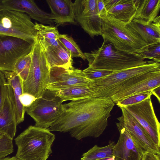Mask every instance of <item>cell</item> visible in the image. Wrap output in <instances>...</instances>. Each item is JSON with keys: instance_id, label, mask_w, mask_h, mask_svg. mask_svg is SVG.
<instances>
[{"instance_id": "6da1fadb", "label": "cell", "mask_w": 160, "mask_h": 160, "mask_svg": "<svg viewBox=\"0 0 160 160\" xmlns=\"http://www.w3.org/2000/svg\"><path fill=\"white\" fill-rule=\"evenodd\" d=\"M115 105L110 98L91 97L73 100L63 104L62 113L48 129L50 131L69 132L78 140L98 138L108 125V119Z\"/></svg>"}, {"instance_id": "7a4b0ae2", "label": "cell", "mask_w": 160, "mask_h": 160, "mask_svg": "<svg viewBox=\"0 0 160 160\" xmlns=\"http://www.w3.org/2000/svg\"><path fill=\"white\" fill-rule=\"evenodd\" d=\"M84 54L89 67L113 72L142 65L148 61L140 54L119 51L112 43L104 41L98 49Z\"/></svg>"}, {"instance_id": "3957f363", "label": "cell", "mask_w": 160, "mask_h": 160, "mask_svg": "<svg viewBox=\"0 0 160 160\" xmlns=\"http://www.w3.org/2000/svg\"><path fill=\"white\" fill-rule=\"evenodd\" d=\"M55 138L48 128L31 125L15 139L16 157L21 160H47Z\"/></svg>"}, {"instance_id": "277c9868", "label": "cell", "mask_w": 160, "mask_h": 160, "mask_svg": "<svg viewBox=\"0 0 160 160\" xmlns=\"http://www.w3.org/2000/svg\"><path fill=\"white\" fill-rule=\"evenodd\" d=\"M101 36L103 41L112 43L119 51L141 54L149 45L127 26L107 18L102 19Z\"/></svg>"}, {"instance_id": "5b68a950", "label": "cell", "mask_w": 160, "mask_h": 160, "mask_svg": "<svg viewBox=\"0 0 160 160\" xmlns=\"http://www.w3.org/2000/svg\"><path fill=\"white\" fill-rule=\"evenodd\" d=\"M32 52L29 73L26 80L23 82V93H29L37 98L42 96L47 89L50 68L37 37Z\"/></svg>"}, {"instance_id": "8992f818", "label": "cell", "mask_w": 160, "mask_h": 160, "mask_svg": "<svg viewBox=\"0 0 160 160\" xmlns=\"http://www.w3.org/2000/svg\"><path fill=\"white\" fill-rule=\"evenodd\" d=\"M63 102L54 91L47 89L42 96L26 108V112L34 119L35 126L47 129L61 115Z\"/></svg>"}, {"instance_id": "52a82bcc", "label": "cell", "mask_w": 160, "mask_h": 160, "mask_svg": "<svg viewBox=\"0 0 160 160\" xmlns=\"http://www.w3.org/2000/svg\"><path fill=\"white\" fill-rule=\"evenodd\" d=\"M0 34L33 43L37 37L35 24L27 14L14 10L0 11Z\"/></svg>"}, {"instance_id": "ba28073f", "label": "cell", "mask_w": 160, "mask_h": 160, "mask_svg": "<svg viewBox=\"0 0 160 160\" xmlns=\"http://www.w3.org/2000/svg\"><path fill=\"white\" fill-rule=\"evenodd\" d=\"M160 62L150 60L144 65L113 72L104 78L93 81L95 97L106 98L113 88L123 82L144 73L160 70Z\"/></svg>"}, {"instance_id": "9c48e42d", "label": "cell", "mask_w": 160, "mask_h": 160, "mask_svg": "<svg viewBox=\"0 0 160 160\" xmlns=\"http://www.w3.org/2000/svg\"><path fill=\"white\" fill-rule=\"evenodd\" d=\"M34 43L0 34V71H12L17 61L31 52Z\"/></svg>"}, {"instance_id": "30bf717a", "label": "cell", "mask_w": 160, "mask_h": 160, "mask_svg": "<svg viewBox=\"0 0 160 160\" xmlns=\"http://www.w3.org/2000/svg\"><path fill=\"white\" fill-rule=\"evenodd\" d=\"M73 9L75 21L91 38L101 36L102 20L98 14L97 0H76Z\"/></svg>"}, {"instance_id": "8fae6325", "label": "cell", "mask_w": 160, "mask_h": 160, "mask_svg": "<svg viewBox=\"0 0 160 160\" xmlns=\"http://www.w3.org/2000/svg\"><path fill=\"white\" fill-rule=\"evenodd\" d=\"M124 108L138 121L160 148V124L155 113L151 98Z\"/></svg>"}, {"instance_id": "7c38bea8", "label": "cell", "mask_w": 160, "mask_h": 160, "mask_svg": "<svg viewBox=\"0 0 160 160\" xmlns=\"http://www.w3.org/2000/svg\"><path fill=\"white\" fill-rule=\"evenodd\" d=\"M122 115L117 118L119 122L125 127L132 138L142 150L143 154H160L158 148L149 135L138 121L124 108H120Z\"/></svg>"}, {"instance_id": "4fadbf2b", "label": "cell", "mask_w": 160, "mask_h": 160, "mask_svg": "<svg viewBox=\"0 0 160 160\" xmlns=\"http://www.w3.org/2000/svg\"><path fill=\"white\" fill-rule=\"evenodd\" d=\"M92 81L86 77L82 70L73 67L69 68L54 67L50 68L47 89L58 90L85 84Z\"/></svg>"}, {"instance_id": "5bb4252c", "label": "cell", "mask_w": 160, "mask_h": 160, "mask_svg": "<svg viewBox=\"0 0 160 160\" xmlns=\"http://www.w3.org/2000/svg\"><path fill=\"white\" fill-rule=\"evenodd\" d=\"M116 123L119 133L118 140L113 148L116 160H141L143 152L128 130L119 122Z\"/></svg>"}, {"instance_id": "9a60e30c", "label": "cell", "mask_w": 160, "mask_h": 160, "mask_svg": "<svg viewBox=\"0 0 160 160\" xmlns=\"http://www.w3.org/2000/svg\"><path fill=\"white\" fill-rule=\"evenodd\" d=\"M4 9L18 11L28 14L29 17L42 24L54 26V17L51 14L40 9L32 0H2Z\"/></svg>"}, {"instance_id": "2e32d148", "label": "cell", "mask_w": 160, "mask_h": 160, "mask_svg": "<svg viewBox=\"0 0 160 160\" xmlns=\"http://www.w3.org/2000/svg\"><path fill=\"white\" fill-rule=\"evenodd\" d=\"M17 125L13 90L7 82L6 97L0 110V133L13 139Z\"/></svg>"}, {"instance_id": "e0dca14e", "label": "cell", "mask_w": 160, "mask_h": 160, "mask_svg": "<svg viewBox=\"0 0 160 160\" xmlns=\"http://www.w3.org/2000/svg\"><path fill=\"white\" fill-rule=\"evenodd\" d=\"M127 26L149 45L160 42V16L151 23L134 19Z\"/></svg>"}, {"instance_id": "ac0fdd59", "label": "cell", "mask_w": 160, "mask_h": 160, "mask_svg": "<svg viewBox=\"0 0 160 160\" xmlns=\"http://www.w3.org/2000/svg\"><path fill=\"white\" fill-rule=\"evenodd\" d=\"M51 11V14L54 17L56 26L65 23L75 24L73 9V3L71 0H47Z\"/></svg>"}, {"instance_id": "d6986e66", "label": "cell", "mask_w": 160, "mask_h": 160, "mask_svg": "<svg viewBox=\"0 0 160 160\" xmlns=\"http://www.w3.org/2000/svg\"><path fill=\"white\" fill-rule=\"evenodd\" d=\"M137 7V0H121L108 11L107 18L127 25L134 18Z\"/></svg>"}, {"instance_id": "ffe728a7", "label": "cell", "mask_w": 160, "mask_h": 160, "mask_svg": "<svg viewBox=\"0 0 160 160\" xmlns=\"http://www.w3.org/2000/svg\"><path fill=\"white\" fill-rule=\"evenodd\" d=\"M2 72L7 83L12 89L18 125L23 121L26 112V108L20 101V96L23 93V81L18 75L13 71Z\"/></svg>"}, {"instance_id": "44dd1931", "label": "cell", "mask_w": 160, "mask_h": 160, "mask_svg": "<svg viewBox=\"0 0 160 160\" xmlns=\"http://www.w3.org/2000/svg\"><path fill=\"white\" fill-rule=\"evenodd\" d=\"M43 50L50 68L54 67L66 68L73 67L72 59L69 52L60 42L59 44L48 47Z\"/></svg>"}, {"instance_id": "7402d4cb", "label": "cell", "mask_w": 160, "mask_h": 160, "mask_svg": "<svg viewBox=\"0 0 160 160\" xmlns=\"http://www.w3.org/2000/svg\"><path fill=\"white\" fill-rule=\"evenodd\" d=\"M159 86H160V70L152 76L130 88L116 93L111 98L115 104L117 101L131 95L152 90Z\"/></svg>"}, {"instance_id": "603a6c76", "label": "cell", "mask_w": 160, "mask_h": 160, "mask_svg": "<svg viewBox=\"0 0 160 160\" xmlns=\"http://www.w3.org/2000/svg\"><path fill=\"white\" fill-rule=\"evenodd\" d=\"M160 0H137V7L134 18L153 22L158 16Z\"/></svg>"}, {"instance_id": "cb8c5ba5", "label": "cell", "mask_w": 160, "mask_h": 160, "mask_svg": "<svg viewBox=\"0 0 160 160\" xmlns=\"http://www.w3.org/2000/svg\"><path fill=\"white\" fill-rule=\"evenodd\" d=\"M114 145V142L111 141L104 147L95 145L82 155L81 160H96L112 157Z\"/></svg>"}, {"instance_id": "d4e9b609", "label": "cell", "mask_w": 160, "mask_h": 160, "mask_svg": "<svg viewBox=\"0 0 160 160\" xmlns=\"http://www.w3.org/2000/svg\"><path fill=\"white\" fill-rule=\"evenodd\" d=\"M160 70L151 71L135 76L120 84L113 88L106 98H111L116 93L130 88L137 83L152 76Z\"/></svg>"}, {"instance_id": "484cf974", "label": "cell", "mask_w": 160, "mask_h": 160, "mask_svg": "<svg viewBox=\"0 0 160 160\" xmlns=\"http://www.w3.org/2000/svg\"><path fill=\"white\" fill-rule=\"evenodd\" d=\"M58 39L68 52L72 59L80 57L83 60L86 59L84 53L71 37L67 34H60Z\"/></svg>"}, {"instance_id": "4316f807", "label": "cell", "mask_w": 160, "mask_h": 160, "mask_svg": "<svg viewBox=\"0 0 160 160\" xmlns=\"http://www.w3.org/2000/svg\"><path fill=\"white\" fill-rule=\"evenodd\" d=\"M32 58V52L19 59L15 63L13 72L16 73L23 82L27 79L30 71Z\"/></svg>"}, {"instance_id": "83f0119b", "label": "cell", "mask_w": 160, "mask_h": 160, "mask_svg": "<svg viewBox=\"0 0 160 160\" xmlns=\"http://www.w3.org/2000/svg\"><path fill=\"white\" fill-rule=\"evenodd\" d=\"M152 90L135 94L117 101L115 104L119 108L135 104L151 98Z\"/></svg>"}, {"instance_id": "f1b7e54d", "label": "cell", "mask_w": 160, "mask_h": 160, "mask_svg": "<svg viewBox=\"0 0 160 160\" xmlns=\"http://www.w3.org/2000/svg\"><path fill=\"white\" fill-rule=\"evenodd\" d=\"M35 28L37 32V37L39 39H58L60 34L57 28L55 26H46L35 22Z\"/></svg>"}, {"instance_id": "f546056e", "label": "cell", "mask_w": 160, "mask_h": 160, "mask_svg": "<svg viewBox=\"0 0 160 160\" xmlns=\"http://www.w3.org/2000/svg\"><path fill=\"white\" fill-rule=\"evenodd\" d=\"M13 139L5 134L0 137V159L13 152Z\"/></svg>"}, {"instance_id": "4dcf8cb0", "label": "cell", "mask_w": 160, "mask_h": 160, "mask_svg": "<svg viewBox=\"0 0 160 160\" xmlns=\"http://www.w3.org/2000/svg\"><path fill=\"white\" fill-rule=\"evenodd\" d=\"M82 71L86 77L92 81L104 78L113 72L111 71L94 68L89 67Z\"/></svg>"}, {"instance_id": "1f68e13d", "label": "cell", "mask_w": 160, "mask_h": 160, "mask_svg": "<svg viewBox=\"0 0 160 160\" xmlns=\"http://www.w3.org/2000/svg\"><path fill=\"white\" fill-rule=\"evenodd\" d=\"M140 54L144 59L160 62V42L149 45L147 50Z\"/></svg>"}, {"instance_id": "d6a6232c", "label": "cell", "mask_w": 160, "mask_h": 160, "mask_svg": "<svg viewBox=\"0 0 160 160\" xmlns=\"http://www.w3.org/2000/svg\"><path fill=\"white\" fill-rule=\"evenodd\" d=\"M7 82L2 72L0 71V110L5 99Z\"/></svg>"}, {"instance_id": "836d02e7", "label": "cell", "mask_w": 160, "mask_h": 160, "mask_svg": "<svg viewBox=\"0 0 160 160\" xmlns=\"http://www.w3.org/2000/svg\"><path fill=\"white\" fill-rule=\"evenodd\" d=\"M36 99L34 96L26 93H23L20 97L21 103L25 108L29 107Z\"/></svg>"}, {"instance_id": "e575fe53", "label": "cell", "mask_w": 160, "mask_h": 160, "mask_svg": "<svg viewBox=\"0 0 160 160\" xmlns=\"http://www.w3.org/2000/svg\"><path fill=\"white\" fill-rule=\"evenodd\" d=\"M38 39L43 49L51 46H56L59 44V42L58 39L43 38L39 39L38 38Z\"/></svg>"}, {"instance_id": "d590c367", "label": "cell", "mask_w": 160, "mask_h": 160, "mask_svg": "<svg viewBox=\"0 0 160 160\" xmlns=\"http://www.w3.org/2000/svg\"><path fill=\"white\" fill-rule=\"evenodd\" d=\"M97 7L99 16L102 19L106 18L108 12L105 8L103 0H97Z\"/></svg>"}, {"instance_id": "8d00e7d4", "label": "cell", "mask_w": 160, "mask_h": 160, "mask_svg": "<svg viewBox=\"0 0 160 160\" xmlns=\"http://www.w3.org/2000/svg\"><path fill=\"white\" fill-rule=\"evenodd\" d=\"M160 154L146 153L143 154L141 160H160Z\"/></svg>"}, {"instance_id": "74e56055", "label": "cell", "mask_w": 160, "mask_h": 160, "mask_svg": "<svg viewBox=\"0 0 160 160\" xmlns=\"http://www.w3.org/2000/svg\"><path fill=\"white\" fill-rule=\"evenodd\" d=\"M121 1V0H103L106 9L108 11L112 8Z\"/></svg>"}, {"instance_id": "f35d334b", "label": "cell", "mask_w": 160, "mask_h": 160, "mask_svg": "<svg viewBox=\"0 0 160 160\" xmlns=\"http://www.w3.org/2000/svg\"><path fill=\"white\" fill-rule=\"evenodd\" d=\"M160 86H159L152 90V95H154L158 99L159 102L160 103Z\"/></svg>"}, {"instance_id": "ab89813d", "label": "cell", "mask_w": 160, "mask_h": 160, "mask_svg": "<svg viewBox=\"0 0 160 160\" xmlns=\"http://www.w3.org/2000/svg\"><path fill=\"white\" fill-rule=\"evenodd\" d=\"M0 160H21L16 156H13L12 157H7L3 158L0 159Z\"/></svg>"}, {"instance_id": "60d3db41", "label": "cell", "mask_w": 160, "mask_h": 160, "mask_svg": "<svg viewBox=\"0 0 160 160\" xmlns=\"http://www.w3.org/2000/svg\"><path fill=\"white\" fill-rule=\"evenodd\" d=\"M96 160H116V159L115 158L114 156H113L112 157L110 158Z\"/></svg>"}, {"instance_id": "b9f144b4", "label": "cell", "mask_w": 160, "mask_h": 160, "mask_svg": "<svg viewBox=\"0 0 160 160\" xmlns=\"http://www.w3.org/2000/svg\"><path fill=\"white\" fill-rule=\"evenodd\" d=\"M4 9L2 0H0V11Z\"/></svg>"}, {"instance_id": "7bdbcfd3", "label": "cell", "mask_w": 160, "mask_h": 160, "mask_svg": "<svg viewBox=\"0 0 160 160\" xmlns=\"http://www.w3.org/2000/svg\"><path fill=\"white\" fill-rule=\"evenodd\" d=\"M2 134L1 133H0V137L2 135Z\"/></svg>"}]
</instances>
